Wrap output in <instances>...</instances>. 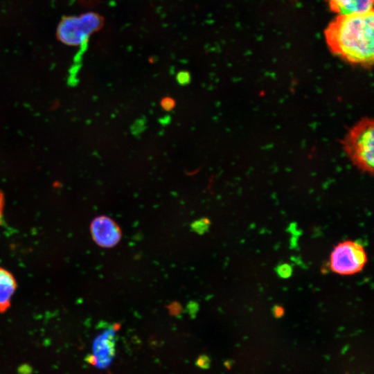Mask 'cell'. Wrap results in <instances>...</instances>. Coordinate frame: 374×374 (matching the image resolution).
Segmentation results:
<instances>
[{
  "mask_svg": "<svg viewBox=\"0 0 374 374\" xmlns=\"http://www.w3.org/2000/svg\"><path fill=\"white\" fill-rule=\"evenodd\" d=\"M373 10L338 15L324 30L330 51L353 64L370 68L373 64Z\"/></svg>",
  "mask_w": 374,
  "mask_h": 374,
  "instance_id": "obj_1",
  "label": "cell"
},
{
  "mask_svg": "<svg viewBox=\"0 0 374 374\" xmlns=\"http://www.w3.org/2000/svg\"><path fill=\"white\" fill-rule=\"evenodd\" d=\"M346 156L361 171L373 174L374 166V127L372 118L357 122L342 140Z\"/></svg>",
  "mask_w": 374,
  "mask_h": 374,
  "instance_id": "obj_2",
  "label": "cell"
},
{
  "mask_svg": "<svg viewBox=\"0 0 374 374\" xmlns=\"http://www.w3.org/2000/svg\"><path fill=\"white\" fill-rule=\"evenodd\" d=\"M101 16L93 12L63 18L57 29L59 40L63 44L78 46L85 44L91 35L103 26Z\"/></svg>",
  "mask_w": 374,
  "mask_h": 374,
  "instance_id": "obj_3",
  "label": "cell"
},
{
  "mask_svg": "<svg viewBox=\"0 0 374 374\" xmlns=\"http://www.w3.org/2000/svg\"><path fill=\"white\" fill-rule=\"evenodd\" d=\"M367 262L364 247L357 242L346 240L337 244L330 256V269L340 275L360 271Z\"/></svg>",
  "mask_w": 374,
  "mask_h": 374,
  "instance_id": "obj_4",
  "label": "cell"
},
{
  "mask_svg": "<svg viewBox=\"0 0 374 374\" xmlns=\"http://www.w3.org/2000/svg\"><path fill=\"white\" fill-rule=\"evenodd\" d=\"M91 233L95 242L104 248L116 245L121 238V231L111 218L101 215L95 217L91 223Z\"/></svg>",
  "mask_w": 374,
  "mask_h": 374,
  "instance_id": "obj_5",
  "label": "cell"
},
{
  "mask_svg": "<svg viewBox=\"0 0 374 374\" xmlns=\"http://www.w3.org/2000/svg\"><path fill=\"white\" fill-rule=\"evenodd\" d=\"M115 330L111 328L105 330L96 339L93 352L96 362L101 367L107 366L114 355Z\"/></svg>",
  "mask_w": 374,
  "mask_h": 374,
  "instance_id": "obj_6",
  "label": "cell"
},
{
  "mask_svg": "<svg viewBox=\"0 0 374 374\" xmlns=\"http://www.w3.org/2000/svg\"><path fill=\"white\" fill-rule=\"evenodd\" d=\"M331 11L338 15L364 13L373 10V0H327Z\"/></svg>",
  "mask_w": 374,
  "mask_h": 374,
  "instance_id": "obj_7",
  "label": "cell"
},
{
  "mask_svg": "<svg viewBox=\"0 0 374 374\" xmlns=\"http://www.w3.org/2000/svg\"><path fill=\"white\" fill-rule=\"evenodd\" d=\"M17 289L14 276L7 269L0 267V313L7 311Z\"/></svg>",
  "mask_w": 374,
  "mask_h": 374,
  "instance_id": "obj_8",
  "label": "cell"
},
{
  "mask_svg": "<svg viewBox=\"0 0 374 374\" xmlns=\"http://www.w3.org/2000/svg\"><path fill=\"white\" fill-rule=\"evenodd\" d=\"M161 106L166 111L172 110L175 106V102L170 97H165L161 100Z\"/></svg>",
  "mask_w": 374,
  "mask_h": 374,
  "instance_id": "obj_9",
  "label": "cell"
},
{
  "mask_svg": "<svg viewBox=\"0 0 374 374\" xmlns=\"http://www.w3.org/2000/svg\"><path fill=\"white\" fill-rule=\"evenodd\" d=\"M277 271L281 277L287 278L290 276L292 273V268L290 265L283 264L278 267Z\"/></svg>",
  "mask_w": 374,
  "mask_h": 374,
  "instance_id": "obj_10",
  "label": "cell"
},
{
  "mask_svg": "<svg viewBox=\"0 0 374 374\" xmlns=\"http://www.w3.org/2000/svg\"><path fill=\"white\" fill-rule=\"evenodd\" d=\"M177 81L181 84H186L190 82V75L188 73L181 72L177 75Z\"/></svg>",
  "mask_w": 374,
  "mask_h": 374,
  "instance_id": "obj_11",
  "label": "cell"
},
{
  "mask_svg": "<svg viewBox=\"0 0 374 374\" xmlns=\"http://www.w3.org/2000/svg\"><path fill=\"white\" fill-rule=\"evenodd\" d=\"M210 360L206 356H201L197 360V364L202 368H207L209 366Z\"/></svg>",
  "mask_w": 374,
  "mask_h": 374,
  "instance_id": "obj_12",
  "label": "cell"
},
{
  "mask_svg": "<svg viewBox=\"0 0 374 374\" xmlns=\"http://www.w3.org/2000/svg\"><path fill=\"white\" fill-rule=\"evenodd\" d=\"M4 206V198L3 193L0 191V225L3 224V213Z\"/></svg>",
  "mask_w": 374,
  "mask_h": 374,
  "instance_id": "obj_13",
  "label": "cell"
},
{
  "mask_svg": "<svg viewBox=\"0 0 374 374\" xmlns=\"http://www.w3.org/2000/svg\"><path fill=\"white\" fill-rule=\"evenodd\" d=\"M284 314V310L280 306H276L274 310V314L276 317H280Z\"/></svg>",
  "mask_w": 374,
  "mask_h": 374,
  "instance_id": "obj_14",
  "label": "cell"
}]
</instances>
